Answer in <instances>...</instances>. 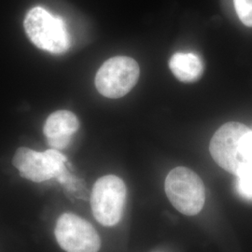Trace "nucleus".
Segmentation results:
<instances>
[{
    "mask_svg": "<svg viewBox=\"0 0 252 252\" xmlns=\"http://www.w3.org/2000/svg\"><path fill=\"white\" fill-rule=\"evenodd\" d=\"M24 27L32 43L43 51L63 54L70 46L63 19L54 16L41 7H35L27 12Z\"/></svg>",
    "mask_w": 252,
    "mask_h": 252,
    "instance_id": "1",
    "label": "nucleus"
},
{
    "mask_svg": "<svg viewBox=\"0 0 252 252\" xmlns=\"http://www.w3.org/2000/svg\"><path fill=\"white\" fill-rule=\"evenodd\" d=\"M251 129L240 123H227L213 135L209 151L214 161L227 172L237 175L252 165L245 153V139Z\"/></svg>",
    "mask_w": 252,
    "mask_h": 252,
    "instance_id": "2",
    "label": "nucleus"
},
{
    "mask_svg": "<svg viewBox=\"0 0 252 252\" xmlns=\"http://www.w3.org/2000/svg\"><path fill=\"white\" fill-rule=\"evenodd\" d=\"M164 189L172 205L186 216H194L205 205V186L195 172L187 167H176L169 172Z\"/></svg>",
    "mask_w": 252,
    "mask_h": 252,
    "instance_id": "3",
    "label": "nucleus"
},
{
    "mask_svg": "<svg viewBox=\"0 0 252 252\" xmlns=\"http://www.w3.org/2000/svg\"><path fill=\"white\" fill-rule=\"evenodd\" d=\"M126 186L124 180L114 175L100 178L92 190L91 206L95 220L104 226L120 222L126 206Z\"/></svg>",
    "mask_w": 252,
    "mask_h": 252,
    "instance_id": "4",
    "label": "nucleus"
},
{
    "mask_svg": "<svg viewBox=\"0 0 252 252\" xmlns=\"http://www.w3.org/2000/svg\"><path fill=\"white\" fill-rule=\"evenodd\" d=\"M140 74L136 61L127 56H116L101 65L95 76V86L108 98H120L134 88Z\"/></svg>",
    "mask_w": 252,
    "mask_h": 252,
    "instance_id": "5",
    "label": "nucleus"
},
{
    "mask_svg": "<svg viewBox=\"0 0 252 252\" xmlns=\"http://www.w3.org/2000/svg\"><path fill=\"white\" fill-rule=\"evenodd\" d=\"M12 162L22 178L33 182H42L52 179L58 180L67 172L66 158L54 149L39 153L22 147L16 151Z\"/></svg>",
    "mask_w": 252,
    "mask_h": 252,
    "instance_id": "6",
    "label": "nucleus"
},
{
    "mask_svg": "<svg viewBox=\"0 0 252 252\" xmlns=\"http://www.w3.org/2000/svg\"><path fill=\"white\" fill-rule=\"evenodd\" d=\"M54 234L65 252H98L100 237L94 226L72 213H64L57 220Z\"/></svg>",
    "mask_w": 252,
    "mask_h": 252,
    "instance_id": "7",
    "label": "nucleus"
},
{
    "mask_svg": "<svg viewBox=\"0 0 252 252\" xmlns=\"http://www.w3.org/2000/svg\"><path fill=\"white\" fill-rule=\"evenodd\" d=\"M80 123L77 116L68 110H57L46 120L43 128L49 146L54 150H63L78 131Z\"/></svg>",
    "mask_w": 252,
    "mask_h": 252,
    "instance_id": "8",
    "label": "nucleus"
},
{
    "mask_svg": "<svg viewBox=\"0 0 252 252\" xmlns=\"http://www.w3.org/2000/svg\"><path fill=\"white\" fill-rule=\"evenodd\" d=\"M169 67L175 77L183 82L197 81L204 71V64L194 54L178 53L171 57Z\"/></svg>",
    "mask_w": 252,
    "mask_h": 252,
    "instance_id": "9",
    "label": "nucleus"
},
{
    "mask_svg": "<svg viewBox=\"0 0 252 252\" xmlns=\"http://www.w3.org/2000/svg\"><path fill=\"white\" fill-rule=\"evenodd\" d=\"M236 177L239 193L245 198L252 200V165L243 168Z\"/></svg>",
    "mask_w": 252,
    "mask_h": 252,
    "instance_id": "10",
    "label": "nucleus"
},
{
    "mask_svg": "<svg viewBox=\"0 0 252 252\" xmlns=\"http://www.w3.org/2000/svg\"><path fill=\"white\" fill-rule=\"evenodd\" d=\"M234 4L240 21L245 26L252 27V0H234Z\"/></svg>",
    "mask_w": 252,
    "mask_h": 252,
    "instance_id": "11",
    "label": "nucleus"
},
{
    "mask_svg": "<svg viewBox=\"0 0 252 252\" xmlns=\"http://www.w3.org/2000/svg\"><path fill=\"white\" fill-rule=\"evenodd\" d=\"M245 153L249 162L252 164V130H251L245 139Z\"/></svg>",
    "mask_w": 252,
    "mask_h": 252,
    "instance_id": "12",
    "label": "nucleus"
}]
</instances>
